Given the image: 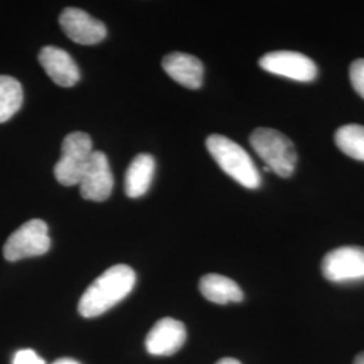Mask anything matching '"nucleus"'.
<instances>
[{"label": "nucleus", "instance_id": "nucleus-1", "mask_svg": "<svg viewBox=\"0 0 364 364\" xmlns=\"http://www.w3.org/2000/svg\"><path fill=\"white\" fill-rule=\"evenodd\" d=\"M136 282L135 272L127 264H115L97 277L78 302V313L92 318L114 308L126 299Z\"/></svg>", "mask_w": 364, "mask_h": 364}, {"label": "nucleus", "instance_id": "nucleus-2", "mask_svg": "<svg viewBox=\"0 0 364 364\" xmlns=\"http://www.w3.org/2000/svg\"><path fill=\"white\" fill-rule=\"evenodd\" d=\"M209 154L231 178L247 189L260 186L259 171L247 151L224 135L213 134L207 139Z\"/></svg>", "mask_w": 364, "mask_h": 364}, {"label": "nucleus", "instance_id": "nucleus-3", "mask_svg": "<svg viewBox=\"0 0 364 364\" xmlns=\"http://www.w3.org/2000/svg\"><path fill=\"white\" fill-rule=\"evenodd\" d=\"M254 151L279 177H290L297 165V151L293 142L279 131L257 129L250 136Z\"/></svg>", "mask_w": 364, "mask_h": 364}, {"label": "nucleus", "instance_id": "nucleus-4", "mask_svg": "<svg viewBox=\"0 0 364 364\" xmlns=\"http://www.w3.org/2000/svg\"><path fill=\"white\" fill-rule=\"evenodd\" d=\"M91 136L85 132L68 134L61 147V158L54 166L55 180L64 186L78 185L91 159Z\"/></svg>", "mask_w": 364, "mask_h": 364}, {"label": "nucleus", "instance_id": "nucleus-5", "mask_svg": "<svg viewBox=\"0 0 364 364\" xmlns=\"http://www.w3.org/2000/svg\"><path fill=\"white\" fill-rule=\"evenodd\" d=\"M52 246L48 224L41 219H33L22 224L7 239L3 255L9 262L33 258L46 254Z\"/></svg>", "mask_w": 364, "mask_h": 364}, {"label": "nucleus", "instance_id": "nucleus-6", "mask_svg": "<svg viewBox=\"0 0 364 364\" xmlns=\"http://www.w3.org/2000/svg\"><path fill=\"white\" fill-rule=\"evenodd\" d=\"M321 270L326 279L335 284L364 281V248L344 246L329 251Z\"/></svg>", "mask_w": 364, "mask_h": 364}, {"label": "nucleus", "instance_id": "nucleus-7", "mask_svg": "<svg viewBox=\"0 0 364 364\" xmlns=\"http://www.w3.org/2000/svg\"><path fill=\"white\" fill-rule=\"evenodd\" d=\"M259 65L269 73L291 78L301 82H309L317 77V66L312 60L297 52L267 53L259 60Z\"/></svg>", "mask_w": 364, "mask_h": 364}, {"label": "nucleus", "instance_id": "nucleus-8", "mask_svg": "<svg viewBox=\"0 0 364 364\" xmlns=\"http://www.w3.org/2000/svg\"><path fill=\"white\" fill-rule=\"evenodd\" d=\"M80 195L85 200L102 203L114 189V176L108 158L102 151H93L91 159L80 180Z\"/></svg>", "mask_w": 364, "mask_h": 364}, {"label": "nucleus", "instance_id": "nucleus-9", "mask_svg": "<svg viewBox=\"0 0 364 364\" xmlns=\"http://www.w3.org/2000/svg\"><path fill=\"white\" fill-rule=\"evenodd\" d=\"M58 21L66 36L80 45L99 43L107 36L105 23L80 9L68 7Z\"/></svg>", "mask_w": 364, "mask_h": 364}, {"label": "nucleus", "instance_id": "nucleus-10", "mask_svg": "<svg viewBox=\"0 0 364 364\" xmlns=\"http://www.w3.org/2000/svg\"><path fill=\"white\" fill-rule=\"evenodd\" d=\"M186 340V329L181 321L171 317L161 318L146 338V348L151 355L168 356L178 351Z\"/></svg>", "mask_w": 364, "mask_h": 364}, {"label": "nucleus", "instance_id": "nucleus-11", "mask_svg": "<svg viewBox=\"0 0 364 364\" xmlns=\"http://www.w3.org/2000/svg\"><path fill=\"white\" fill-rule=\"evenodd\" d=\"M39 64L46 75L60 87H73L80 80V70L73 58L64 49L45 46L39 53Z\"/></svg>", "mask_w": 364, "mask_h": 364}, {"label": "nucleus", "instance_id": "nucleus-12", "mask_svg": "<svg viewBox=\"0 0 364 364\" xmlns=\"http://www.w3.org/2000/svg\"><path fill=\"white\" fill-rule=\"evenodd\" d=\"M164 70L176 82L189 90H198L203 85L204 66L201 61L186 53H171L162 60Z\"/></svg>", "mask_w": 364, "mask_h": 364}, {"label": "nucleus", "instance_id": "nucleus-13", "mask_svg": "<svg viewBox=\"0 0 364 364\" xmlns=\"http://www.w3.org/2000/svg\"><path fill=\"white\" fill-rule=\"evenodd\" d=\"M156 171L154 156L150 154H138L126 171L124 191L130 198H138L147 193Z\"/></svg>", "mask_w": 364, "mask_h": 364}, {"label": "nucleus", "instance_id": "nucleus-14", "mask_svg": "<svg viewBox=\"0 0 364 364\" xmlns=\"http://www.w3.org/2000/svg\"><path fill=\"white\" fill-rule=\"evenodd\" d=\"M200 291L205 299L225 305L228 302H242L245 294L239 285L220 274H207L200 279Z\"/></svg>", "mask_w": 364, "mask_h": 364}, {"label": "nucleus", "instance_id": "nucleus-15", "mask_svg": "<svg viewBox=\"0 0 364 364\" xmlns=\"http://www.w3.org/2000/svg\"><path fill=\"white\" fill-rule=\"evenodd\" d=\"M23 103V90L16 78L0 76V123L10 120Z\"/></svg>", "mask_w": 364, "mask_h": 364}, {"label": "nucleus", "instance_id": "nucleus-16", "mask_svg": "<svg viewBox=\"0 0 364 364\" xmlns=\"http://www.w3.org/2000/svg\"><path fill=\"white\" fill-rule=\"evenodd\" d=\"M335 142L338 149L358 161H364V126L347 124L336 131Z\"/></svg>", "mask_w": 364, "mask_h": 364}, {"label": "nucleus", "instance_id": "nucleus-17", "mask_svg": "<svg viewBox=\"0 0 364 364\" xmlns=\"http://www.w3.org/2000/svg\"><path fill=\"white\" fill-rule=\"evenodd\" d=\"M352 87L364 99V58L353 61L350 68Z\"/></svg>", "mask_w": 364, "mask_h": 364}, {"label": "nucleus", "instance_id": "nucleus-18", "mask_svg": "<svg viewBox=\"0 0 364 364\" xmlns=\"http://www.w3.org/2000/svg\"><path fill=\"white\" fill-rule=\"evenodd\" d=\"M14 364H45V360L33 350H21L14 356Z\"/></svg>", "mask_w": 364, "mask_h": 364}, {"label": "nucleus", "instance_id": "nucleus-19", "mask_svg": "<svg viewBox=\"0 0 364 364\" xmlns=\"http://www.w3.org/2000/svg\"><path fill=\"white\" fill-rule=\"evenodd\" d=\"M53 364H80L77 360L75 359H70V358H61V359H57Z\"/></svg>", "mask_w": 364, "mask_h": 364}, {"label": "nucleus", "instance_id": "nucleus-20", "mask_svg": "<svg viewBox=\"0 0 364 364\" xmlns=\"http://www.w3.org/2000/svg\"><path fill=\"white\" fill-rule=\"evenodd\" d=\"M216 364H242L239 360H236V359H232V358H224V359H221Z\"/></svg>", "mask_w": 364, "mask_h": 364}, {"label": "nucleus", "instance_id": "nucleus-21", "mask_svg": "<svg viewBox=\"0 0 364 364\" xmlns=\"http://www.w3.org/2000/svg\"><path fill=\"white\" fill-rule=\"evenodd\" d=\"M353 364H364V352L359 353V355L356 356V359H355V363Z\"/></svg>", "mask_w": 364, "mask_h": 364}]
</instances>
